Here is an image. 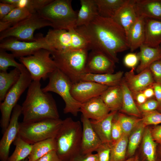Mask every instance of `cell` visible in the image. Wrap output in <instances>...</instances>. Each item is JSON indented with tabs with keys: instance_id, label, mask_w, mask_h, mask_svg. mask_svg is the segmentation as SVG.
Masks as SVG:
<instances>
[{
	"instance_id": "cell-1",
	"label": "cell",
	"mask_w": 161,
	"mask_h": 161,
	"mask_svg": "<svg viewBox=\"0 0 161 161\" xmlns=\"http://www.w3.org/2000/svg\"><path fill=\"white\" fill-rule=\"evenodd\" d=\"M86 39L89 49L100 52L118 63V53L130 49L124 29L112 18L99 16L89 24L75 28Z\"/></svg>"
},
{
	"instance_id": "cell-2",
	"label": "cell",
	"mask_w": 161,
	"mask_h": 161,
	"mask_svg": "<svg viewBox=\"0 0 161 161\" xmlns=\"http://www.w3.org/2000/svg\"><path fill=\"white\" fill-rule=\"evenodd\" d=\"M21 106L24 123L59 118L54 99L51 94L42 90L40 81L32 80Z\"/></svg>"
},
{
	"instance_id": "cell-3",
	"label": "cell",
	"mask_w": 161,
	"mask_h": 161,
	"mask_svg": "<svg viewBox=\"0 0 161 161\" xmlns=\"http://www.w3.org/2000/svg\"><path fill=\"white\" fill-rule=\"evenodd\" d=\"M82 126L79 121L71 117L63 120L55 138L56 151L62 161H71L81 154Z\"/></svg>"
},
{
	"instance_id": "cell-4",
	"label": "cell",
	"mask_w": 161,
	"mask_h": 161,
	"mask_svg": "<svg viewBox=\"0 0 161 161\" xmlns=\"http://www.w3.org/2000/svg\"><path fill=\"white\" fill-rule=\"evenodd\" d=\"M72 2L71 0H52L37 13L49 22L53 29L75 28L78 12L73 9Z\"/></svg>"
},
{
	"instance_id": "cell-5",
	"label": "cell",
	"mask_w": 161,
	"mask_h": 161,
	"mask_svg": "<svg viewBox=\"0 0 161 161\" xmlns=\"http://www.w3.org/2000/svg\"><path fill=\"white\" fill-rule=\"evenodd\" d=\"M87 49L51 52L52 58L57 68L71 80L73 83L81 81L85 74L88 58Z\"/></svg>"
},
{
	"instance_id": "cell-6",
	"label": "cell",
	"mask_w": 161,
	"mask_h": 161,
	"mask_svg": "<svg viewBox=\"0 0 161 161\" xmlns=\"http://www.w3.org/2000/svg\"><path fill=\"white\" fill-rule=\"evenodd\" d=\"M60 119H47L34 122L19 123L18 136L30 144L55 138L62 124Z\"/></svg>"
},
{
	"instance_id": "cell-7",
	"label": "cell",
	"mask_w": 161,
	"mask_h": 161,
	"mask_svg": "<svg viewBox=\"0 0 161 161\" xmlns=\"http://www.w3.org/2000/svg\"><path fill=\"white\" fill-rule=\"evenodd\" d=\"M48 78V83L42 88V90L45 92H52L59 95L65 104L64 113L77 116L82 103L75 100L71 94L72 83L58 68L50 73Z\"/></svg>"
},
{
	"instance_id": "cell-8",
	"label": "cell",
	"mask_w": 161,
	"mask_h": 161,
	"mask_svg": "<svg viewBox=\"0 0 161 161\" xmlns=\"http://www.w3.org/2000/svg\"><path fill=\"white\" fill-rule=\"evenodd\" d=\"M44 38L51 52L83 49L89 50L86 40L75 28L68 30L50 29Z\"/></svg>"
},
{
	"instance_id": "cell-9",
	"label": "cell",
	"mask_w": 161,
	"mask_h": 161,
	"mask_svg": "<svg viewBox=\"0 0 161 161\" xmlns=\"http://www.w3.org/2000/svg\"><path fill=\"white\" fill-rule=\"evenodd\" d=\"M51 55V51L41 49L32 55L19 58V60L28 70L32 80H44L58 68Z\"/></svg>"
},
{
	"instance_id": "cell-10",
	"label": "cell",
	"mask_w": 161,
	"mask_h": 161,
	"mask_svg": "<svg viewBox=\"0 0 161 161\" xmlns=\"http://www.w3.org/2000/svg\"><path fill=\"white\" fill-rule=\"evenodd\" d=\"M21 71L18 80L8 92L4 100L0 103V126L3 133L9 124L13 111L17 102L32 81L29 72L25 66Z\"/></svg>"
},
{
	"instance_id": "cell-11",
	"label": "cell",
	"mask_w": 161,
	"mask_h": 161,
	"mask_svg": "<svg viewBox=\"0 0 161 161\" xmlns=\"http://www.w3.org/2000/svg\"><path fill=\"white\" fill-rule=\"evenodd\" d=\"M51 26L49 22L40 16L37 13H35L0 32V40L13 37L21 41H33L36 38L34 35L36 30Z\"/></svg>"
},
{
	"instance_id": "cell-12",
	"label": "cell",
	"mask_w": 161,
	"mask_h": 161,
	"mask_svg": "<svg viewBox=\"0 0 161 161\" xmlns=\"http://www.w3.org/2000/svg\"><path fill=\"white\" fill-rule=\"evenodd\" d=\"M35 41L27 42L19 41L13 37H9L0 41V48L10 51L16 58L27 56L33 54L41 49H51L42 34L36 36Z\"/></svg>"
},
{
	"instance_id": "cell-13",
	"label": "cell",
	"mask_w": 161,
	"mask_h": 161,
	"mask_svg": "<svg viewBox=\"0 0 161 161\" xmlns=\"http://www.w3.org/2000/svg\"><path fill=\"white\" fill-rule=\"evenodd\" d=\"M22 114L21 106L17 104L13 111L9 124L0 141V160L7 161L11 144L17 137L19 131V118Z\"/></svg>"
},
{
	"instance_id": "cell-14",
	"label": "cell",
	"mask_w": 161,
	"mask_h": 161,
	"mask_svg": "<svg viewBox=\"0 0 161 161\" xmlns=\"http://www.w3.org/2000/svg\"><path fill=\"white\" fill-rule=\"evenodd\" d=\"M108 87L93 82L81 80L73 83L71 93L75 100L83 103L100 96Z\"/></svg>"
},
{
	"instance_id": "cell-15",
	"label": "cell",
	"mask_w": 161,
	"mask_h": 161,
	"mask_svg": "<svg viewBox=\"0 0 161 161\" xmlns=\"http://www.w3.org/2000/svg\"><path fill=\"white\" fill-rule=\"evenodd\" d=\"M115 63L103 53L92 50L88 54L85 68V73H112Z\"/></svg>"
},
{
	"instance_id": "cell-16",
	"label": "cell",
	"mask_w": 161,
	"mask_h": 161,
	"mask_svg": "<svg viewBox=\"0 0 161 161\" xmlns=\"http://www.w3.org/2000/svg\"><path fill=\"white\" fill-rule=\"evenodd\" d=\"M123 79L133 96L152 86L154 83L152 74L148 68L137 74H135L134 68H132L130 71L125 73Z\"/></svg>"
},
{
	"instance_id": "cell-17",
	"label": "cell",
	"mask_w": 161,
	"mask_h": 161,
	"mask_svg": "<svg viewBox=\"0 0 161 161\" xmlns=\"http://www.w3.org/2000/svg\"><path fill=\"white\" fill-rule=\"evenodd\" d=\"M81 120L82 124L81 154L92 153L102 143L93 129L90 120L82 115Z\"/></svg>"
},
{
	"instance_id": "cell-18",
	"label": "cell",
	"mask_w": 161,
	"mask_h": 161,
	"mask_svg": "<svg viewBox=\"0 0 161 161\" xmlns=\"http://www.w3.org/2000/svg\"><path fill=\"white\" fill-rule=\"evenodd\" d=\"M110 111L100 96L82 103L80 110L82 115L89 120H95L103 119Z\"/></svg>"
},
{
	"instance_id": "cell-19",
	"label": "cell",
	"mask_w": 161,
	"mask_h": 161,
	"mask_svg": "<svg viewBox=\"0 0 161 161\" xmlns=\"http://www.w3.org/2000/svg\"><path fill=\"white\" fill-rule=\"evenodd\" d=\"M134 0H127L112 18L124 29L127 38L130 29L137 17L134 8Z\"/></svg>"
},
{
	"instance_id": "cell-20",
	"label": "cell",
	"mask_w": 161,
	"mask_h": 161,
	"mask_svg": "<svg viewBox=\"0 0 161 161\" xmlns=\"http://www.w3.org/2000/svg\"><path fill=\"white\" fill-rule=\"evenodd\" d=\"M137 16L161 21V0H134Z\"/></svg>"
},
{
	"instance_id": "cell-21",
	"label": "cell",
	"mask_w": 161,
	"mask_h": 161,
	"mask_svg": "<svg viewBox=\"0 0 161 161\" xmlns=\"http://www.w3.org/2000/svg\"><path fill=\"white\" fill-rule=\"evenodd\" d=\"M143 44L157 48L161 44V21L145 18V38Z\"/></svg>"
},
{
	"instance_id": "cell-22",
	"label": "cell",
	"mask_w": 161,
	"mask_h": 161,
	"mask_svg": "<svg viewBox=\"0 0 161 161\" xmlns=\"http://www.w3.org/2000/svg\"><path fill=\"white\" fill-rule=\"evenodd\" d=\"M117 112L111 111L105 117L99 120H90L93 129L103 143H112V124Z\"/></svg>"
},
{
	"instance_id": "cell-23",
	"label": "cell",
	"mask_w": 161,
	"mask_h": 161,
	"mask_svg": "<svg viewBox=\"0 0 161 161\" xmlns=\"http://www.w3.org/2000/svg\"><path fill=\"white\" fill-rule=\"evenodd\" d=\"M80 2L75 28L89 24L99 15L95 0H80Z\"/></svg>"
},
{
	"instance_id": "cell-24",
	"label": "cell",
	"mask_w": 161,
	"mask_h": 161,
	"mask_svg": "<svg viewBox=\"0 0 161 161\" xmlns=\"http://www.w3.org/2000/svg\"><path fill=\"white\" fill-rule=\"evenodd\" d=\"M145 18L137 16L127 36L130 50L133 52L143 44L145 38Z\"/></svg>"
},
{
	"instance_id": "cell-25",
	"label": "cell",
	"mask_w": 161,
	"mask_h": 161,
	"mask_svg": "<svg viewBox=\"0 0 161 161\" xmlns=\"http://www.w3.org/2000/svg\"><path fill=\"white\" fill-rule=\"evenodd\" d=\"M140 48V51L137 54L140 61L136 69L137 73L148 68L153 62L161 58V49L160 47L153 48L143 44Z\"/></svg>"
},
{
	"instance_id": "cell-26",
	"label": "cell",
	"mask_w": 161,
	"mask_h": 161,
	"mask_svg": "<svg viewBox=\"0 0 161 161\" xmlns=\"http://www.w3.org/2000/svg\"><path fill=\"white\" fill-rule=\"evenodd\" d=\"M123 72L119 71L114 73L95 74L85 73L81 80L93 82L108 87L120 85L123 78Z\"/></svg>"
},
{
	"instance_id": "cell-27",
	"label": "cell",
	"mask_w": 161,
	"mask_h": 161,
	"mask_svg": "<svg viewBox=\"0 0 161 161\" xmlns=\"http://www.w3.org/2000/svg\"><path fill=\"white\" fill-rule=\"evenodd\" d=\"M100 96L111 112L121 109L123 94L120 85L108 87Z\"/></svg>"
},
{
	"instance_id": "cell-28",
	"label": "cell",
	"mask_w": 161,
	"mask_h": 161,
	"mask_svg": "<svg viewBox=\"0 0 161 161\" xmlns=\"http://www.w3.org/2000/svg\"><path fill=\"white\" fill-rule=\"evenodd\" d=\"M21 71L15 68L9 72H0V101L2 102L8 92L18 80Z\"/></svg>"
},
{
	"instance_id": "cell-29",
	"label": "cell",
	"mask_w": 161,
	"mask_h": 161,
	"mask_svg": "<svg viewBox=\"0 0 161 161\" xmlns=\"http://www.w3.org/2000/svg\"><path fill=\"white\" fill-rule=\"evenodd\" d=\"M120 86L123 94L122 105L121 111L134 116L139 117L141 116L140 111L136 106L133 95L128 88L123 78Z\"/></svg>"
},
{
	"instance_id": "cell-30",
	"label": "cell",
	"mask_w": 161,
	"mask_h": 161,
	"mask_svg": "<svg viewBox=\"0 0 161 161\" xmlns=\"http://www.w3.org/2000/svg\"><path fill=\"white\" fill-rule=\"evenodd\" d=\"M127 0H95L99 15L112 18Z\"/></svg>"
},
{
	"instance_id": "cell-31",
	"label": "cell",
	"mask_w": 161,
	"mask_h": 161,
	"mask_svg": "<svg viewBox=\"0 0 161 161\" xmlns=\"http://www.w3.org/2000/svg\"><path fill=\"white\" fill-rule=\"evenodd\" d=\"M56 150L55 138L48 139L32 144L28 161H36L49 152Z\"/></svg>"
},
{
	"instance_id": "cell-32",
	"label": "cell",
	"mask_w": 161,
	"mask_h": 161,
	"mask_svg": "<svg viewBox=\"0 0 161 161\" xmlns=\"http://www.w3.org/2000/svg\"><path fill=\"white\" fill-rule=\"evenodd\" d=\"M13 143L16 146L15 150L7 161H21L28 157L32 151V144L26 142L18 136Z\"/></svg>"
},
{
	"instance_id": "cell-33",
	"label": "cell",
	"mask_w": 161,
	"mask_h": 161,
	"mask_svg": "<svg viewBox=\"0 0 161 161\" xmlns=\"http://www.w3.org/2000/svg\"><path fill=\"white\" fill-rule=\"evenodd\" d=\"M52 0H1L0 2L8 3L17 7L26 9L31 14L36 13Z\"/></svg>"
},
{
	"instance_id": "cell-34",
	"label": "cell",
	"mask_w": 161,
	"mask_h": 161,
	"mask_svg": "<svg viewBox=\"0 0 161 161\" xmlns=\"http://www.w3.org/2000/svg\"><path fill=\"white\" fill-rule=\"evenodd\" d=\"M143 151L147 161H157V144L153 138L151 130L148 128L143 133Z\"/></svg>"
},
{
	"instance_id": "cell-35",
	"label": "cell",
	"mask_w": 161,
	"mask_h": 161,
	"mask_svg": "<svg viewBox=\"0 0 161 161\" xmlns=\"http://www.w3.org/2000/svg\"><path fill=\"white\" fill-rule=\"evenodd\" d=\"M129 135L123 134L121 137L112 144L109 161H123L128 143Z\"/></svg>"
},
{
	"instance_id": "cell-36",
	"label": "cell",
	"mask_w": 161,
	"mask_h": 161,
	"mask_svg": "<svg viewBox=\"0 0 161 161\" xmlns=\"http://www.w3.org/2000/svg\"><path fill=\"white\" fill-rule=\"evenodd\" d=\"M145 127L142 123L137 125L130 136L128 140L127 150L129 156H131L134 154L141 140Z\"/></svg>"
},
{
	"instance_id": "cell-37",
	"label": "cell",
	"mask_w": 161,
	"mask_h": 161,
	"mask_svg": "<svg viewBox=\"0 0 161 161\" xmlns=\"http://www.w3.org/2000/svg\"><path fill=\"white\" fill-rule=\"evenodd\" d=\"M15 57L12 53H9L4 49L0 48V70L7 72L9 67L13 66L20 70L24 66L21 63L17 62Z\"/></svg>"
},
{
	"instance_id": "cell-38",
	"label": "cell",
	"mask_w": 161,
	"mask_h": 161,
	"mask_svg": "<svg viewBox=\"0 0 161 161\" xmlns=\"http://www.w3.org/2000/svg\"><path fill=\"white\" fill-rule=\"evenodd\" d=\"M31 15L26 9L17 7L12 10L3 19L0 20L9 22L13 26L28 17Z\"/></svg>"
},
{
	"instance_id": "cell-39",
	"label": "cell",
	"mask_w": 161,
	"mask_h": 161,
	"mask_svg": "<svg viewBox=\"0 0 161 161\" xmlns=\"http://www.w3.org/2000/svg\"><path fill=\"white\" fill-rule=\"evenodd\" d=\"M117 118L120 123L123 134L129 135L133 129L138 125L141 119L131 117L120 113Z\"/></svg>"
},
{
	"instance_id": "cell-40",
	"label": "cell",
	"mask_w": 161,
	"mask_h": 161,
	"mask_svg": "<svg viewBox=\"0 0 161 161\" xmlns=\"http://www.w3.org/2000/svg\"><path fill=\"white\" fill-rule=\"evenodd\" d=\"M141 123L145 126L161 123V112L157 110L143 112Z\"/></svg>"
},
{
	"instance_id": "cell-41",
	"label": "cell",
	"mask_w": 161,
	"mask_h": 161,
	"mask_svg": "<svg viewBox=\"0 0 161 161\" xmlns=\"http://www.w3.org/2000/svg\"><path fill=\"white\" fill-rule=\"evenodd\" d=\"M112 144L111 143H104L96 150L98 161H109Z\"/></svg>"
},
{
	"instance_id": "cell-42",
	"label": "cell",
	"mask_w": 161,
	"mask_h": 161,
	"mask_svg": "<svg viewBox=\"0 0 161 161\" xmlns=\"http://www.w3.org/2000/svg\"><path fill=\"white\" fill-rule=\"evenodd\" d=\"M123 134L120 123L117 118L115 117V115L112 120L111 129L112 144L114 143L120 138Z\"/></svg>"
},
{
	"instance_id": "cell-43",
	"label": "cell",
	"mask_w": 161,
	"mask_h": 161,
	"mask_svg": "<svg viewBox=\"0 0 161 161\" xmlns=\"http://www.w3.org/2000/svg\"><path fill=\"white\" fill-rule=\"evenodd\" d=\"M148 69L151 72L154 82L161 85V58L153 62Z\"/></svg>"
},
{
	"instance_id": "cell-44",
	"label": "cell",
	"mask_w": 161,
	"mask_h": 161,
	"mask_svg": "<svg viewBox=\"0 0 161 161\" xmlns=\"http://www.w3.org/2000/svg\"><path fill=\"white\" fill-rule=\"evenodd\" d=\"M138 108L142 112L158 110L159 105L154 99H148L143 103L139 105Z\"/></svg>"
},
{
	"instance_id": "cell-45",
	"label": "cell",
	"mask_w": 161,
	"mask_h": 161,
	"mask_svg": "<svg viewBox=\"0 0 161 161\" xmlns=\"http://www.w3.org/2000/svg\"><path fill=\"white\" fill-rule=\"evenodd\" d=\"M123 61L126 66L134 68L137 64L139 60L137 54L130 53L125 55Z\"/></svg>"
},
{
	"instance_id": "cell-46",
	"label": "cell",
	"mask_w": 161,
	"mask_h": 161,
	"mask_svg": "<svg viewBox=\"0 0 161 161\" xmlns=\"http://www.w3.org/2000/svg\"><path fill=\"white\" fill-rule=\"evenodd\" d=\"M17 7L11 4L2 2L0 3V19L1 20L12 10Z\"/></svg>"
},
{
	"instance_id": "cell-47",
	"label": "cell",
	"mask_w": 161,
	"mask_h": 161,
	"mask_svg": "<svg viewBox=\"0 0 161 161\" xmlns=\"http://www.w3.org/2000/svg\"><path fill=\"white\" fill-rule=\"evenodd\" d=\"M71 161H98V158L97 153L81 154L74 157Z\"/></svg>"
},
{
	"instance_id": "cell-48",
	"label": "cell",
	"mask_w": 161,
	"mask_h": 161,
	"mask_svg": "<svg viewBox=\"0 0 161 161\" xmlns=\"http://www.w3.org/2000/svg\"><path fill=\"white\" fill-rule=\"evenodd\" d=\"M36 161H62L58 157L55 150L52 151Z\"/></svg>"
},
{
	"instance_id": "cell-49",
	"label": "cell",
	"mask_w": 161,
	"mask_h": 161,
	"mask_svg": "<svg viewBox=\"0 0 161 161\" xmlns=\"http://www.w3.org/2000/svg\"><path fill=\"white\" fill-rule=\"evenodd\" d=\"M155 99L159 103L158 111L161 112V85L154 82L152 85Z\"/></svg>"
},
{
	"instance_id": "cell-50",
	"label": "cell",
	"mask_w": 161,
	"mask_h": 161,
	"mask_svg": "<svg viewBox=\"0 0 161 161\" xmlns=\"http://www.w3.org/2000/svg\"><path fill=\"white\" fill-rule=\"evenodd\" d=\"M151 131L152 137L155 141L161 145V125L155 126Z\"/></svg>"
},
{
	"instance_id": "cell-51",
	"label": "cell",
	"mask_w": 161,
	"mask_h": 161,
	"mask_svg": "<svg viewBox=\"0 0 161 161\" xmlns=\"http://www.w3.org/2000/svg\"><path fill=\"white\" fill-rule=\"evenodd\" d=\"M134 97L139 105L143 103L147 100L143 92L137 93Z\"/></svg>"
},
{
	"instance_id": "cell-52",
	"label": "cell",
	"mask_w": 161,
	"mask_h": 161,
	"mask_svg": "<svg viewBox=\"0 0 161 161\" xmlns=\"http://www.w3.org/2000/svg\"><path fill=\"white\" fill-rule=\"evenodd\" d=\"M143 92L148 99L152 98L154 96V92L152 86L146 88Z\"/></svg>"
},
{
	"instance_id": "cell-53",
	"label": "cell",
	"mask_w": 161,
	"mask_h": 161,
	"mask_svg": "<svg viewBox=\"0 0 161 161\" xmlns=\"http://www.w3.org/2000/svg\"><path fill=\"white\" fill-rule=\"evenodd\" d=\"M13 26L10 22L0 20V32L8 29Z\"/></svg>"
},
{
	"instance_id": "cell-54",
	"label": "cell",
	"mask_w": 161,
	"mask_h": 161,
	"mask_svg": "<svg viewBox=\"0 0 161 161\" xmlns=\"http://www.w3.org/2000/svg\"><path fill=\"white\" fill-rule=\"evenodd\" d=\"M135 160V157L130 158L128 159L125 160L124 161H134Z\"/></svg>"
},
{
	"instance_id": "cell-55",
	"label": "cell",
	"mask_w": 161,
	"mask_h": 161,
	"mask_svg": "<svg viewBox=\"0 0 161 161\" xmlns=\"http://www.w3.org/2000/svg\"><path fill=\"white\" fill-rule=\"evenodd\" d=\"M134 161H139L138 157L137 156L135 157Z\"/></svg>"
},
{
	"instance_id": "cell-56",
	"label": "cell",
	"mask_w": 161,
	"mask_h": 161,
	"mask_svg": "<svg viewBox=\"0 0 161 161\" xmlns=\"http://www.w3.org/2000/svg\"><path fill=\"white\" fill-rule=\"evenodd\" d=\"M160 145V146L159 150V153L160 155H161V145Z\"/></svg>"
},
{
	"instance_id": "cell-57",
	"label": "cell",
	"mask_w": 161,
	"mask_h": 161,
	"mask_svg": "<svg viewBox=\"0 0 161 161\" xmlns=\"http://www.w3.org/2000/svg\"><path fill=\"white\" fill-rule=\"evenodd\" d=\"M160 157L157 160V161H161V155H160Z\"/></svg>"
},
{
	"instance_id": "cell-58",
	"label": "cell",
	"mask_w": 161,
	"mask_h": 161,
	"mask_svg": "<svg viewBox=\"0 0 161 161\" xmlns=\"http://www.w3.org/2000/svg\"><path fill=\"white\" fill-rule=\"evenodd\" d=\"M28 161V160H22V161Z\"/></svg>"
},
{
	"instance_id": "cell-59",
	"label": "cell",
	"mask_w": 161,
	"mask_h": 161,
	"mask_svg": "<svg viewBox=\"0 0 161 161\" xmlns=\"http://www.w3.org/2000/svg\"><path fill=\"white\" fill-rule=\"evenodd\" d=\"M160 48L161 49V44L160 45Z\"/></svg>"
}]
</instances>
